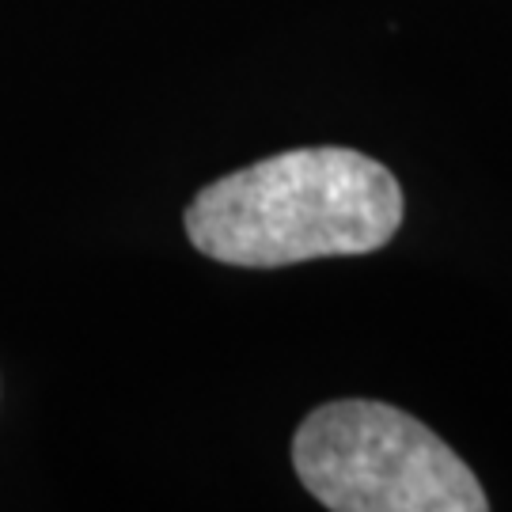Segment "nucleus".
Returning a JSON list of instances; mask_svg holds the SVG:
<instances>
[{
    "mask_svg": "<svg viewBox=\"0 0 512 512\" xmlns=\"http://www.w3.org/2000/svg\"><path fill=\"white\" fill-rule=\"evenodd\" d=\"M403 224V190L357 148H293L198 190L186 236L213 262L274 270L380 251Z\"/></svg>",
    "mask_w": 512,
    "mask_h": 512,
    "instance_id": "f257e3e1",
    "label": "nucleus"
},
{
    "mask_svg": "<svg viewBox=\"0 0 512 512\" xmlns=\"http://www.w3.org/2000/svg\"><path fill=\"white\" fill-rule=\"evenodd\" d=\"M293 467L334 512H486L475 471L406 410L342 399L311 410L293 437Z\"/></svg>",
    "mask_w": 512,
    "mask_h": 512,
    "instance_id": "f03ea898",
    "label": "nucleus"
}]
</instances>
